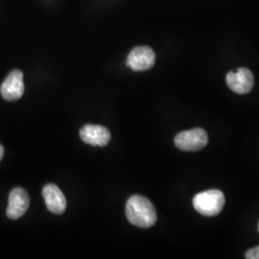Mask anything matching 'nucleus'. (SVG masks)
Listing matches in <instances>:
<instances>
[{
    "label": "nucleus",
    "instance_id": "nucleus-10",
    "mask_svg": "<svg viewBox=\"0 0 259 259\" xmlns=\"http://www.w3.org/2000/svg\"><path fill=\"white\" fill-rule=\"evenodd\" d=\"M246 258L259 259V246L248 250L246 252Z\"/></svg>",
    "mask_w": 259,
    "mask_h": 259
},
{
    "label": "nucleus",
    "instance_id": "nucleus-6",
    "mask_svg": "<svg viewBox=\"0 0 259 259\" xmlns=\"http://www.w3.org/2000/svg\"><path fill=\"white\" fill-rule=\"evenodd\" d=\"M227 83L232 92L238 94H247L252 90L254 78L248 68H238L227 74Z\"/></svg>",
    "mask_w": 259,
    "mask_h": 259
},
{
    "label": "nucleus",
    "instance_id": "nucleus-9",
    "mask_svg": "<svg viewBox=\"0 0 259 259\" xmlns=\"http://www.w3.org/2000/svg\"><path fill=\"white\" fill-rule=\"evenodd\" d=\"M42 196L46 200L47 209L54 214H63L66 208V199L61 189L53 184H48L44 187Z\"/></svg>",
    "mask_w": 259,
    "mask_h": 259
},
{
    "label": "nucleus",
    "instance_id": "nucleus-2",
    "mask_svg": "<svg viewBox=\"0 0 259 259\" xmlns=\"http://www.w3.org/2000/svg\"><path fill=\"white\" fill-rule=\"evenodd\" d=\"M225 202L226 200L222 191L210 189L196 195L193 199V206L196 211L200 214L212 217L222 211Z\"/></svg>",
    "mask_w": 259,
    "mask_h": 259
},
{
    "label": "nucleus",
    "instance_id": "nucleus-7",
    "mask_svg": "<svg viewBox=\"0 0 259 259\" xmlns=\"http://www.w3.org/2000/svg\"><path fill=\"white\" fill-rule=\"evenodd\" d=\"M30 204V198L27 192L21 188H14L9 195V203L6 210V215L9 219L17 220L27 211Z\"/></svg>",
    "mask_w": 259,
    "mask_h": 259
},
{
    "label": "nucleus",
    "instance_id": "nucleus-8",
    "mask_svg": "<svg viewBox=\"0 0 259 259\" xmlns=\"http://www.w3.org/2000/svg\"><path fill=\"white\" fill-rule=\"evenodd\" d=\"M80 138L87 144L104 147L111 140V133L100 125L88 124L80 130Z\"/></svg>",
    "mask_w": 259,
    "mask_h": 259
},
{
    "label": "nucleus",
    "instance_id": "nucleus-4",
    "mask_svg": "<svg viewBox=\"0 0 259 259\" xmlns=\"http://www.w3.org/2000/svg\"><path fill=\"white\" fill-rule=\"evenodd\" d=\"M156 63L154 50L149 47L134 48L127 58V65L135 71H145L152 68Z\"/></svg>",
    "mask_w": 259,
    "mask_h": 259
},
{
    "label": "nucleus",
    "instance_id": "nucleus-11",
    "mask_svg": "<svg viewBox=\"0 0 259 259\" xmlns=\"http://www.w3.org/2000/svg\"><path fill=\"white\" fill-rule=\"evenodd\" d=\"M3 156H4V148H3V146L0 144V160L2 159Z\"/></svg>",
    "mask_w": 259,
    "mask_h": 259
},
{
    "label": "nucleus",
    "instance_id": "nucleus-12",
    "mask_svg": "<svg viewBox=\"0 0 259 259\" xmlns=\"http://www.w3.org/2000/svg\"><path fill=\"white\" fill-rule=\"evenodd\" d=\"M258 230H259V225H258Z\"/></svg>",
    "mask_w": 259,
    "mask_h": 259
},
{
    "label": "nucleus",
    "instance_id": "nucleus-3",
    "mask_svg": "<svg viewBox=\"0 0 259 259\" xmlns=\"http://www.w3.org/2000/svg\"><path fill=\"white\" fill-rule=\"evenodd\" d=\"M207 141L208 137L206 132L201 128H197L178 134L175 138V145L180 150L194 152L204 148Z\"/></svg>",
    "mask_w": 259,
    "mask_h": 259
},
{
    "label": "nucleus",
    "instance_id": "nucleus-5",
    "mask_svg": "<svg viewBox=\"0 0 259 259\" xmlns=\"http://www.w3.org/2000/svg\"><path fill=\"white\" fill-rule=\"evenodd\" d=\"M0 93L6 101L19 100L24 93L23 73L19 69L13 70L1 84Z\"/></svg>",
    "mask_w": 259,
    "mask_h": 259
},
{
    "label": "nucleus",
    "instance_id": "nucleus-1",
    "mask_svg": "<svg viewBox=\"0 0 259 259\" xmlns=\"http://www.w3.org/2000/svg\"><path fill=\"white\" fill-rule=\"evenodd\" d=\"M126 215L129 222L139 228H150L157 222V211L147 198L132 196L126 204Z\"/></svg>",
    "mask_w": 259,
    "mask_h": 259
}]
</instances>
